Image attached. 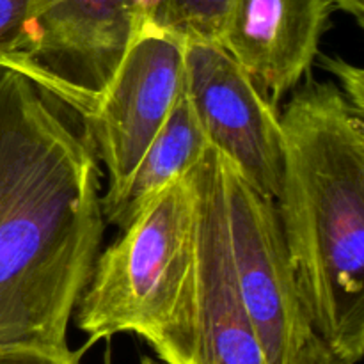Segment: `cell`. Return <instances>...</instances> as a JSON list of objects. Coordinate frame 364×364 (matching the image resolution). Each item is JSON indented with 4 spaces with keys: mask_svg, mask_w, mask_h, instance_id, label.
I'll return each instance as SVG.
<instances>
[{
    "mask_svg": "<svg viewBox=\"0 0 364 364\" xmlns=\"http://www.w3.org/2000/svg\"><path fill=\"white\" fill-rule=\"evenodd\" d=\"M187 38L151 20H139L132 41L84 121L85 137L116 192L169 117L183 91Z\"/></svg>",
    "mask_w": 364,
    "mask_h": 364,
    "instance_id": "6",
    "label": "cell"
},
{
    "mask_svg": "<svg viewBox=\"0 0 364 364\" xmlns=\"http://www.w3.org/2000/svg\"><path fill=\"white\" fill-rule=\"evenodd\" d=\"M231 0H134L139 18L178 34L219 41Z\"/></svg>",
    "mask_w": 364,
    "mask_h": 364,
    "instance_id": "11",
    "label": "cell"
},
{
    "mask_svg": "<svg viewBox=\"0 0 364 364\" xmlns=\"http://www.w3.org/2000/svg\"><path fill=\"white\" fill-rule=\"evenodd\" d=\"M323 70L329 71L334 78L338 80L336 87L340 89L341 95L345 96L352 109L358 114L364 116V71L363 68L350 64L348 60L341 59V57L326 55V53H318Z\"/></svg>",
    "mask_w": 364,
    "mask_h": 364,
    "instance_id": "13",
    "label": "cell"
},
{
    "mask_svg": "<svg viewBox=\"0 0 364 364\" xmlns=\"http://www.w3.org/2000/svg\"><path fill=\"white\" fill-rule=\"evenodd\" d=\"M192 185L194 238L187 276L173 311L144 341L167 364H267L235 281L213 146L192 167Z\"/></svg>",
    "mask_w": 364,
    "mask_h": 364,
    "instance_id": "4",
    "label": "cell"
},
{
    "mask_svg": "<svg viewBox=\"0 0 364 364\" xmlns=\"http://www.w3.org/2000/svg\"><path fill=\"white\" fill-rule=\"evenodd\" d=\"M331 0H231L219 43L279 107L311 70Z\"/></svg>",
    "mask_w": 364,
    "mask_h": 364,
    "instance_id": "9",
    "label": "cell"
},
{
    "mask_svg": "<svg viewBox=\"0 0 364 364\" xmlns=\"http://www.w3.org/2000/svg\"><path fill=\"white\" fill-rule=\"evenodd\" d=\"M103 228L87 137L34 82L0 68V348L70 350Z\"/></svg>",
    "mask_w": 364,
    "mask_h": 364,
    "instance_id": "1",
    "label": "cell"
},
{
    "mask_svg": "<svg viewBox=\"0 0 364 364\" xmlns=\"http://www.w3.org/2000/svg\"><path fill=\"white\" fill-rule=\"evenodd\" d=\"M0 364H82L78 350L43 348H0Z\"/></svg>",
    "mask_w": 364,
    "mask_h": 364,
    "instance_id": "14",
    "label": "cell"
},
{
    "mask_svg": "<svg viewBox=\"0 0 364 364\" xmlns=\"http://www.w3.org/2000/svg\"><path fill=\"white\" fill-rule=\"evenodd\" d=\"M31 46V0H0V68L25 75Z\"/></svg>",
    "mask_w": 364,
    "mask_h": 364,
    "instance_id": "12",
    "label": "cell"
},
{
    "mask_svg": "<svg viewBox=\"0 0 364 364\" xmlns=\"http://www.w3.org/2000/svg\"><path fill=\"white\" fill-rule=\"evenodd\" d=\"M226 235L240 299L267 364H297L320 338L308 318L276 201L256 191L220 151Z\"/></svg>",
    "mask_w": 364,
    "mask_h": 364,
    "instance_id": "5",
    "label": "cell"
},
{
    "mask_svg": "<svg viewBox=\"0 0 364 364\" xmlns=\"http://www.w3.org/2000/svg\"><path fill=\"white\" fill-rule=\"evenodd\" d=\"M208 146L201 123L185 91H181L134 173L116 192L102 196L105 220L117 228L127 226L156 192L194 167Z\"/></svg>",
    "mask_w": 364,
    "mask_h": 364,
    "instance_id": "10",
    "label": "cell"
},
{
    "mask_svg": "<svg viewBox=\"0 0 364 364\" xmlns=\"http://www.w3.org/2000/svg\"><path fill=\"white\" fill-rule=\"evenodd\" d=\"M183 91L210 146L258 192L276 201L283 178L281 109L219 41H185Z\"/></svg>",
    "mask_w": 364,
    "mask_h": 364,
    "instance_id": "8",
    "label": "cell"
},
{
    "mask_svg": "<svg viewBox=\"0 0 364 364\" xmlns=\"http://www.w3.org/2000/svg\"><path fill=\"white\" fill-rule=\"evenodd\" d=\"M31 20L25 77L85 121L141 20L134 0H31Z\"/></svg>",
    "mask_w": 364,
    "mask_h": 364,
    "instance_id": "7",
    "label": "cell"
},
{
    "mask_svg": "<svg viewBox=\"0 0 364 364\" xmlns=\"http://www.w3.org/2000/svg\"><path fill=\"white\" fill-rule=\"evenodd\" d=\"M192 167L156 192L98 252L73 313L89 341L132 333L144 340L173 311L194 238Z\"/></svg>",
    "mask_w": 364,
    "mask_h": 364,
    "instance_id": "3",
    "label": "cell"
},
{
    "mask_svg": "<svg viewBox=\"0 0 364 364\" xmlns=\"http://www.w3.org/2000/svg\"><path fill=\"white\" fill-rule=\"evenodd\" d=\"M333 7L350 14L359 27H364V0H331Z\"/></svg>",
    "mask_w": 364,
    "mask_h": 364,
    "instance_id": "15",
    "label": "cell"
},
{
    "mask_svg": "<svg viewBox=\"0 0 364 364\" xmlns=\"http://www.w3.org/2000/svg\"><path fill=\"white\" fill-rule=\"evenodd\" d=\"M277 215L313 331L348 364L364 354V116L309 78L281 109Z\"/></svg>",
    "mask_w": 364,
    "mask_h": 364,
    "instance_id": "2",
    "label": "cell"
}]
</instances>
